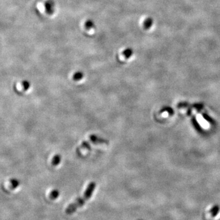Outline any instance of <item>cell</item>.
I'll return each instance as SVG.
<instances>
[{
	"mask_svg": "<svg viewBox=\"0 0 220 220\" xmlns=\"http://www.w3.org/2000/svg\"><path fill=\"white\" fill-rule=\"evenodd\" d=\"M61 156L59 155H55L52 160V164L54 166H57L61 162Z\"/></svg>",
	"mask_w": 220,
	"mask_h": 220,
	"instance_id": "cell-8",
	"label": "cell"
},
{
	"mask_svg": "<svg viewBox=\"0 0 220 220\" xmlns=\"http://www.w3.org/2000/svg\"><path fill=\"white\" fill-rule=\"evenodd\" d=\"M133 51L131 48H127L122 53L123 56H124L125 58L127 59L130 58L133 55Z\"/></svg>",
	"mask_w": 220,
	"mask_h": 220,
	"instance_id": "cell-7",
	"label": "cell"
},
{
	"mask_svg": "<svg viewBox=\"0 0 220 220\" xmlns=\"http://www.w3.org/2000/svg\"><path fill=\"white\" fill-rule=\"evenodd\" d=\"M153 19L150 17H148L147 18L143 23V26L145 30H149L150 29L151 27H152V25H153Z\"/></svg>",
	"mask_w": 220,
	"mask_h": 220,
	"instance_id": "cell-4",
	"label": "cell"
},
{
	"mask_svg": "<svg viewBox=\"0 0 220 220\" xmlns=\"http://www.w3.org/2000/svg\"><path fill=\"white\" fill-rule=\"evenodd\" d=\"M202 116L204 117V118L206 120H207V121H208V122H211L212 123H214L213 120L210 117H209L207 114H202Z\"/></svg>",
	"mask_w": 220,
	"mask_h": 220,
	"instance_id": "cell-13",
	"label": "cell"
},
{
	"mask_svg": "<svg viewBox=\"0 0 220 220\" xmlns=\"http://www.w3.org/2000/svg\"><path fill=\"white\" fill-rule=\"evenodd\" d=\"M90 140L92 143L95 144H108L109 142L105 139L102 138L100 137H99L95 135H91L89 136Z\"/></svg>",
	"mask_w": 220,
	"mask_h": 220,
	"instance_id": "cell-2",
	"label": "cell"
},
{
	"mask_svg": "<svg viewBox=\"0 0 220 220\" xmlns=\"http://www.w3.org/2000/svg\"><path fill=\"white\" fill-rule=\"evenodd\" d=\"M95 186H96V184L95 182L90 183L88 185L83 196H82L81 198L77 199L74 202H73L72 204L68 205L67 207V209H65V213L67 215L72 214L78 208L82 207V206L85 204L86 201L91 197L92 193L94 192V191L95 188Z\"/></svg>",
	"mask_w": 220,
	"mask_h": 220,
	"instance_id": "cell-1",
	"label": "cell"
},
{
	"mask_svg": "<svg viewBox=\"0 0 220 220\" xmlns=\"http://www.w3.org/2000/svg\"><path fill=\"white\" fill-rule=\"evenodd\" d=\"M59 192L57 190H53L50 193V198L51 199H54L58 197Z\"/></svg>",
	"mask_w": 220,
	"mask_h": 220,
	"instance_id": "cell-11",
	"label": "cell"
},
{
	"mask_svg": "<svg viewBox=\"0 0 220 220\" xmlns=\"http://www.w3.org/2000/svg\"><path fill=\"white\" fill-rule=\"evenodd\" d=\"M219 212V207L218 205H215L210 210L209 215L210 216L215 218L218 215Z\"/></svg>",
	"mask_w": 220,
	"mask_h": 220,
	"instance_id": "cell-5",
	"label": "cell"
},
{
	"mask_svg": "<svg viewBox=\"0 0 220 220\" xmlns=\"http://www.w3.org/2000/svg\"><path fill=\"white\" fill-rule=\"evenodd\" d=\"M94 27V23L91 20H88L85 23V28L87 30H91Z\"/></svg>",
	"mask_w": 220,
	"mask_h": 220,
	"instance_id": "cell-10",
	"label": "cell"
},
{
	"mask_svg": "<svg viewBox=\"0 0 220 220\" xmlns=\"http://www.w3.org/2000/svg\"><path fill=\"white\" fill-rule=\"evenodd\" d=\"M161 111H166L168 112L169 114H173V110L170 107H164Z\"/></svg>",
	"mask_w": 220,
	"mask_h": 220,
	"instance_id": "cell-12",
	"label": "cell"
},
{
	"mask_svg": "<svg viewBox=\"0 0 220 220\" xmlns=\"http://www.w3.org/2000/svg\"><path fill=\"white\" fill-rule=\"evenodd\" d=\"M84 77V74L81 72H76L73 76V80L74 81H79L81 80Z\"/></svg>",
	"mask_w": 220,
	"mask_h": 220,
	"instance_id": "cell-9",
	"label": "cell"
},
{
	"mask_svg": "<svg viewBox=\"0 0 220 220\" xmlns=\"http://www.w3.org/2000/svg\"><path fill=\"white\" fill-rule=\"evenodd\" d=\"M82 147L83 148H85V149H90V145L87 141H84L83 143H82Z\"/></svg>",
	"mask_w": 220,
	"mask_h": 220,
	"instance_id": "cell-14",
	"label": "cell"
},
{
	"mask_svg": "<svg viewBox=\"0 0 220 220\" xmlns=\"http://www.w3.org/2000/svg\"><path fill=\"white\" fill-rule=\"evenodd\" d=\"M45 11L48 14L51 15L54 11V4L51 0H48L45 3Z\"/></svg>",
	"mask_w": 220,
	"mask_h": 220,
	"instance_id": "cell-3",
	"label": "cell"
},
{
	"mask_svg": "<svg viewBox=\"0 0 220 220\" xmlns=\"http://www.w3.org/2000/svg\"><path fill=\"white\" fill-rule=\"evenodd\" d=\"M191 121L192 122V124H193V126H195V129L198 131V132H202V129L199 124V123L198 122L197 120L196 119V117L193 116H192L191 117Z\"/></svg>",
	"mask_w": 220,
	"mask_h": 220,
	"instance_id": "cell-6",
	"label": "cell"
}]
</instances>
